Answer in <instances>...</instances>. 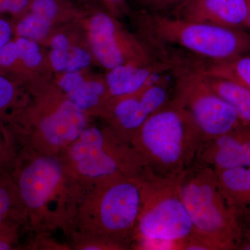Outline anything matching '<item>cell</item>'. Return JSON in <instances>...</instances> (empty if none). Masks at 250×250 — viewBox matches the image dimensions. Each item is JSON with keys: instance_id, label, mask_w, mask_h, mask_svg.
Wrapping results in <instances>:
<instances>
[{"instance_id": "obj_3", "label": "cell", "mask_w": 250, "mask_h": 250, "mask_svg": "<svg viewBox=\"0 0 250 250\" xmlns=\"http://www.w3.org/2000/svg\"><path fill=\"white\" fill-rule=\"evenodd\" d=\"M146 25L152 48L161 59L178 64L184 59L224 62L250 54V34L171 16L147 15Z\"/></svg>"}, {"instance_id": "obj_13", "label": "cell", "mask_w": 250, "mask_h": 250, "mask_svg": "<svg viewBox=\"0 0 250 250\" xmlns=\"http://www.w3.org/2000/svg\"><path fill=\"white\" fill-rule=\"evenodd\" d=\"M170 62L159 60L143 63L126 62L112 68L106 76L108 93L113 100L137 93L159 75L173 71Z\"/></svg>"}, {"instance_id": "obj_24", "label": "cell", "mask_w": 250, "mask_h": 250, "mask_svg": "<svg viewBox=\"0 0 250 250\" xmlns=\"http://www.w3.org/2000/svg\"><path fill=\"white\" fill-rule=\"evenodd\" d=\"M187 0H142L147 15L170 16Z\"/></svg>"}, {"instance_id": "obj_23", "label": "cell", "mask_w": 250, "mask_h": 250, "mask_svg": "<svg viewBox=\"0 0 250 250\" xmlns=\"http://www.w3.org/2000/svg\"><path fill=\"white\" fill-rule=\"evenodd\" d=\"M18 48V60L27 67H34L39 65L42 60L39 45L35 41L25 38L19 37L16 41Z\"/></svg>"}, {"instance_id": "obj_29", "label": "cell", "mask_w": 250, "mask_h": 250, "mask_svg": "<svg viewBox=\"0 0 250 250\" xmlns=\"http://www.w3.org/2000/svg\"><path fill=\"white\" fill-rule=\"evenodd\" d=\"M12 27L6 20L0 18V49L11 40Z\"/></svg>"}, {"instance_id": "obj_31", "label": "cell", "mask_w": 250, "mask_h": 250, "mask_svg": "<svg viewBox=\"0 0 250 250\" xmlns=\"http://www.w3.org/2000/svg\"><path fill=\"white\" fill-rule=\"evenodd\" d=\"M9 0H0V14L7 12Z\"/></svg>"}, {"instance_id": "obj_10", "label": "cell", "mask_w": 250, "mask_h": 250, "mask_svg": "<svg viewBox=\"0 0 250 250\" xmlns=\"http://www.w3.org/2000/svg\"><path fill=\"white\" fill-rule=\"evenodd\" d=\"M174 82L162 75L137 93L113 100L111 106L113 128L118 136L129 143L143 124L172 99Z\"/></svg>"}, {"instance_id": "obj_9", "label": "cell", "mask_w": 250, "mask_h": 250, "mask_svg": "<svg viewBox=\"0 0 250 250\" xmlns=\"http://www.w3.org/2000/svg\"><path fill=\"white\" fill-rule=\"evenodd\" d=\"M34 127L9 134L17 149L60 157L86 127L85 113L65 99Z\"/></svg>"}, {"instance_id": "obj_26", "label": "cell", "mask_w": 250, "mask_h": 250, "mask_svg": "<svg viewBox=\"0 0 250 250\" xmlns=\"http://www.w3.org/2000/svg\"><path fill=\"white\" fill-rule=\"evenodd\" d=\"M240 228L238 250H250V209L236 212Z\"/></svg>"}, {"instance_id": "obj_1", "label": "cell", "mask_w": 250, "mask_h": 250, "mask_svg": "<svg viewBox=\"0 0 250 250\" xmlns=\"http://www.w3.org/2000/svg\"><path fill=\"white\" fill-rule=\"evenodd\" d=\"M9 173L14 179L27 228L45 236L73 228L84 190L57 156L18 149Z\"/></svg>"}, {"instance_id": "obj_16", "label": "cell", "mask_w": 250, "mask_h": 250, "mask_svg": "<svg viewBox=\"0 0 250 250\" xmlns=\"http://www.w3.org/2000/svg\"><path fill=\"white\" fill-rule=\"evenodd\" d=\"M59 84L66 99L84 112L100 106L107 89L101 82H85L77 72H67Z\"/></svg>"}, {"instance_id": "obj_19", "label": "cell", "mask_w": 250, "mask_h": 250, "mask_svg": "<svg viewBox=\"0 0 250 250\" xmlns=\"http://www.w3.org/2000/svg\"><path fill=\"white\" fill-rule=\"evenodd\" d=\"M19 225L27 228V220L17 189L9 172L0 173V227Z\"/></svg>"}, {"instance_id": "obj_18", "label": "cell", "mask_w": 250, "mask_h": 250, "mask_svg": "<svg viewBox=\"0 0 250 250\" xmlns=\"http://www.w3.org/2000/svg\"><path fill=\"white\" fill-rule=\"evenodd\" d=\"M190 70L208 76L234 81L250 89V55L241 56L224 62L192 61Z\"/></svg>"}, {"instance_id": "obj_7", "label": "cell", "mask_w": 250, "mask_h": 250, "mask_svg": "<svg viewBox=\"0 0 250 250\" xmlns=\"http://www.w3.org/2000/svg\"><path fill=\"white\" fill-rule=\"evenodd\" d=\"M178 184L194 232L208 240L215 250H238V218L224 198L214 169L196 161Z\"/></svg>"}, {"instance_id": "obj_17", "label": "cell", "mask_w": 250, "mask_h": 250, "mask_svg": "<svg viewBox=\"0 0 250 250\" xmlns=\"http://www.w3.org/2000/svg\"><path fill=\"white\" fill-rule=\"evenodd\" d=\"M202 75L213 91L235 110L242 127H250V88L234 81Z\"/></svg>"}, {"instance_id": "obj_30", "label": "cell", "mask_w": 250, "mask_h": 250, "mask_svg": "<svg viewBox=\"0 0 250 250\" xmlns=\"http://www.w3.org/2000/svg\"><path fill=\"white\" fill-rule=\"evenodd\" d=\"M30 4V0H9L7 12L13 15L21 14Z\"/></svg>"}, {"instance_id": "obj_33", "label": "cell", "mask_w": 250, "mask_h": 250, "mask_svg": "<svg viewBox=\"0 0 250 250\" xmlns=\"http://www.w3.org/2000/svg\"><path fill=\"white\" fill-rule=\"evenodd\" d=\"M108 4L111 5V6H116L118 5L123 4L125 0H105Z\"/></svg>"}, {"instance_id": "obj_20", "label": "cell", "mask_w": 250, "mask_h": 250, "mask_svg": "<svg viewBox=\"0 0 250 250\" xmlns=\"http://www.w3.org/2000/svg\"><path fill=\"white\" fill-rule=\"evenodd\" d=\"M51 23L42 16L31 12L18 22L16 31L20 37L32 41L41 40L48 33Z\"/></svg>"}, {"instance_id": "obj_21", "label": "cell", "mask_w": 250, "mask_h": 250, "mask_svg": "<svg viewBox=\"0 0 250 250\" xmlns=\"http://www.w3.org/2000/svg\"><path fill=\"white\" fill-rule=\"evenodd\" d=\"M52 47L50 60L52 66L57 71H66L73 57L75 47H72L67 38L62 34L54 36L52 41Z\"/></svg>"}, {"instance_id": "obj_8", "label": "cell", "mask_w": 250, "mask_h": 250, "mask_svg": "<svg viewBox=\"0 0 250 250\" xmlns=\"http://www.w3.org/2000/svg\"><path fill=\"white\" fill-rule=\"evenodd\" d=\"M172 74V99L190 113L205 141L242 127L235 110L213 91L203 75L186 67H177Z\"/></svg>"}, {"instance_id": "obj_27", "label": "cell", "mask_w": 250, "mask_h": 250, "mask_svg": "<svg viewBox=\"0 0 250 250\" xmlns=\"http://www.w3.org/2000/svg\"><path fill=\"white\" fill-rule=\"evenodd\" d=\"M16 90L11 81L0 74V115L12 106Z\"/></svg>"}, {"instance_id": "obj_25", "label": "cell", "mask_w": 250, "mask_h": 250, "mask_svg": "<svg viewBox=\"0 0 250 250\" xmlns=\"http://www.w3.org/2000/svg\"><path fill=\"white\" fill-rule=\"evenodd\" d=\"M31 12L52 22L59 11L57 0H30Z\"/></svg>"}, {"instance_id": "obj_11", "label": "cell", "mask_w": 250, "mask_h": 250, "mask_svg": "<svg viewBox=\"0 0 250 250\" xmlns=\"http://www.w3.org/2000/svg\"><path fill=\"white\" fill-rule=\"evenodd\" d=\"M170 16L191 22L244 29L248 2L247 0H187Z\"/></svg>"}, {"instance_id": "obj_15", "label": "cell", "mask_w": 250, "mask_h": 250, "mask_svg": "<svg viewBox=\"0 0 250 250\" xmlns=\"http://www.w3.org/2000/svg\"><path fill=\"white\" fill-rule=\"evenodd\" d=\"M215 172L219 187L229 208L235 213L250 209V166Z\"/></svg>"}, {"instance_id": "obj_14", "label": "cell", "mask_w": 250, "mask_h": 250, "mask_svg": "<svg viewBox=\"0 0 250 250\" xmlns=\"http://www.w3.org/2000/svg\"><path fill=\"white\" fill-rule=\"evenodd\" d=\"M89 39L98 62L111 70L126 63V46L111 16L98 13L90 20Z\"/></svg>"}, {"instance_id": "obj_4", "label": "cell", "mask_w": 250, "mask_h": 250, "mask_svg": "<svg viewBox=\"0 0 250 250\" xmlns=\"http://www.w3.org/2000/svg\"><path fill=\"white\" fill-rule=\"evenodd\" d=\"M141 177L119 176L85 190L70 232L132 249L142 203Z\"/></svg>"}, {"instance_id": "obj_5", "label": "cell", "mask_w": 250, "mask_h": 250, "mask_svg": "<svg viewBox=\"0 0 250 250\" xmlns=\"http://www.w3.org/2000/svg\"><path fill=\"white\" fill-rule=\"evenodd\" d=\"M141 182L142 203L132 249L179 250L194 230L178 179L163 178L146 169Z\"/></svg>"}, {"instance_id": "obj_6", "label": "cell", "mask_w": 250, "mask_h": 250, "mask_svg": "<svg viewBox=\"0 0 250 250\" xmlns=\"http://www.w3.org/2000/svg\"><path fill=\"white\" fill-rule=\"evenodd\" d=\"M59 158L84 192L119 176L141 177L146 170L129 143L98 126H87Z\"/></svg>"}, {"instance_id": "obj_32", "label": "cell", "mask_w": 250, "mask_h": 250, "mask_svg": "<svg viewBox=\"0 0 250 250\" xmlns=\"http://www.w3.org/2000/svg\"><path fill=\"white\" fill-rule=\"evenodd\" d=\"M248 2V16H247L246 28L250 30V0H247Z\"/></svg>"}, {"instance_id": "obj_12", "label": "cell", "mask_w": 250, "mask_h": 250, "mask_svg": "<svg viewBox=\"0 0 250 250\" xmlns=\"http://www.w3.org/2000/svg\"><path fill=\"white\" fill-rule=\"evenodd\" d=\"M197 162L215 170L250 166V127H241L202 144Z\"/></svg>"}, {"instance_id": "obj_2", "label": "cell", "mask_w": 250, "mask_h": 250, "mask_svg": "<svg viewBox=\"0 0 250 250\" xmlns=\"http://www.w3.org/2000/svg\"><path fill=\"white\" fill-rule=\"evenodd\" d=\"M205 141L190 113L171 99L143 124L130 144L149 172L178 179L196 162Z\"/></svg>"}, {"instance_id": "obj_22", "label": "cell", "mask_w": 250, "mask_h": 250, "mask_svg": "<svg viewBox=\"0 0 250 250\" xmlns=\"http://www.w3.org/2000/svg\"><path fill=\"white\" fill-rule=\"evenodd\" d=\"M17 152L14 141L6 129L0 126V173L10 172Z\"/></svg>"}, {"instance_id": "obj_28", "label": "cell", "mask_w": 250, "mask_h": 250, "mask_svg": "<svg viewBox=\"0 0 250 250\" xmlns=\"http://www.w3.org/2000/svg\"><path fill=\"white\" fill-rule=\"evenodd\" d=\"M22 227L8 225L0 227V250L15 249L19 240V230Z\"/></svg>"}]
</instances>
